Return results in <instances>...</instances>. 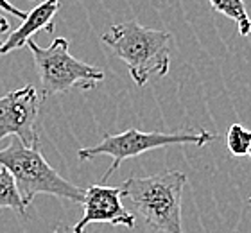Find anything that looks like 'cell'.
<instances>
[{
	"mask_svg": "<svg viewBox=\"0 0 251 233\" xmlns=\"http://www.w3.org/2000/svg\"><path fill=\"white\" fill-rule=\"evenodd\" d=\"M40 111V95L32 84L11 90L0 97V140L16 136L25 147L40 145L36 119Z\"/></svg>",
	"mask_w": 251,
	"mask_h": 233,
	"instance_id": "obj_6",
	"label": "cell"
},
{
	"mask_svg": "<svg viewBox=\"0 0 251 233\" xmlns=\"http://www.w3.org/2000/svg\"><path fill=\"white\" fill-rule=\"evenodd\" d=\"M0 208H9L22 217L27 215V207L16 190L15 180L4 167H0Z\"/></svg>",
	"mask_w": 251,
	"mask_h": 233,
	"instance_id": "obj_10",
	"label": "cell"
},
{
	"mask_svg": "<svg viewBox=\"0 0 251 233\" xmlns=\"http://www.w3.org/2000/svg\"><path fill=\"white\" fill-rule=\"evenodd\" d=\"M25 47H29L34 57L43 99L74 88L94 90L104 79L102 68L81 61L68 52L67 38H56L49 47H40L31 38Z\"/></svg>",
	"mask_w": 251,
	"mask_h": 233,
	"instance_id": "obj_5",
	"label": "cell"
},
{
	"mask_svg": "<svg viewBox=\"0 0 251 233\" xmlns=\"http://www.w3.org/2000/svg\"><path fill=\"white\" fill-rule=\"evenodd\" d=\"M81 205L83 217L75 223L72 233H84L90 224L95 223L135 228V215L122 205L121 186L90 185L84 188V201Z\"/></svg>",
	"mask_w": 251,
	"mask_h": 233,
	"instance_id": "obj_7",
	"label": "cell"
},
{
	"mask_svg": "<svg viewBox=\"0 0 251 233\" xmlns=\"http://www.w3.org/2000/svg\"><path fill=\"white\" fill-rule=\"evenodd\" d=\"M188 178L181 171H165L152 176H131L121 185V196L154 232L183 233L181 196Z\"/></svg>",
	"mask_w": 251,
	"mask_h": 233,
	"instance_id": "obj_1",
	"label": "cell"
},
{
	"mask_svg": "<svg viewBox=\"0 0 251 233\" xmlns=\"http://www.w3.org/2000/svg\"><path fill=\"white\" fill-rule=\"evenodd\" d=\"M248 205H250V207H251V196L248 197Z\"/></svg>",
	"mask_w": 251,
	"mask_h": 233,
	"instance_id": "obj_16",
	"label": "cell"
},
{
	"mask_svg": "<svg viewBox=\"0 0 251 233\" xmlns=\"http://www.w3.org/2000/svg\"><path fill=\"white\" fill-rule=\"evenodd\" d=\"M7 31H9V22H7L5 16L0 15V34H2V32H7Z\"/></svg>",
	"mask_w": 251,
	"mask_h": 233,
	"instance_id": "obj_13",
	"label": "cell"
},
{
	"mask_svg": "<svg viewBox=\"0 0 251 233\" xmlns=\"http://www.w3.org/2000/svg\"><path fill=\"white\" fill-rule=\"evenodd\" d=\"M210 5L214 7L217 13L225 15L230 18L239 27V34L241 36H250L251 32V18L246 11L244 0H210Z\"/></svg>",
	"mask_w": 251,
	"mask_h": 233,
	"instance_id": "obj_9",
	"label": "cell"
},
{
	"mask_svg": "<svg viewBox=\"0 0 251 233\" xmlns=\"http://www.w3.org/2000/svg\"><path fill=\"white\" fill-rule=\"evenodd\" d=\"M59 9V0H45L43 4L36 5L31 13L22 20V26L9 32L5 42L0 43V56L9 54L13 51H18L36 34L38 31H54V16Z\"/></svg>",
	"mask_w": 251,
	"mask_h": 233,
	"instance_id": "obj_8",
	"label": "cell"
},
{
	"mask_svg": "<svg viewBox=\"0 0 251 233\" xmlns=\"http://www.w3.org/2000/svg\"><path fill=\"white\" fill-rule=\"evenodd\" d=\"M250 140H251V131H248L244 126L241 124H231L226 135V145L228 151L237 158L248 156V149H250Z\"/></svg>",
	"mask_w": 251,
	"mask_h": 233,
	"instance_id": "obj_11",
	"label": "cell"
},
{
	"mask_svg": "<svg viewBox=\"0 0 251 233\" xmlns=\"http://www.w3.org/2000/svg\"><path fill=\"white\" fill-rule=\"evenodd\" d=\"M102 42L129 68V76L138 86H146L152 76L163 78L171 68L173 36L140 26L136 20L111 26L102 34Z\"/></svg>",
	"mask_w": 251,
	"mask_h": 233,
	"instance_id": "obj_2",
	"label": "cell"
},
{
	"mask_svg": "<svg viewBox=\"0 0 251 233\" xmlns=\"http://www.w3.org/2000/svg\"><path fill=\"white\" fill-rule=\"evenodd\" d=\"M58 233H72V228H65L63 232H58Z\"/></svg>",
	"mask_w": 251,
	"mask_h": 233,
	"instance_id": "obj_14",
	"label": "cell"
},
{
	"mask_svg": "<svg viewBox=\"0 0 251 233\" xmlns=\"http://www.w3.org/2000/svg\"><path fill=\"white\" fill-rule=\"evenodd\" d=\"M248 156L251 158V140H250V149H248Z\"/></svg>",
	"mask_w": 251,
	"mask_h": 233,
	"instance_id": "obj_15",
	"label": "cell"
},
{
	"mask_svg": "<svg viewBox=\"0 0 251 233\" xmlns=\"http://www.w3.org/2000/svg\"><path fill=\"white\" fill-rule=\"evenodd\" d=\"M217 140L215 133L210 131H176V133H162V131H140V129H126L117 135H106L102 142H99L94 147H81L77 151V158L81 161H90L97 158V156H110L111 165L110 169L104 172L102 181H108L111 174L121 167L129 158H136V156L144 155L147 151L162 149V147H171V145H188L194 144L198 147H204V145L212 144Z\"/></svg>",
	"mask_w": 251,
	"mask_h": 233,
	"instance_id": "obj_4",
	"label": "cell"
},
{
	"mask_svg": "<svg viewBox=\"0 0 251 233\" xmlns=\"http://www.w3.org/2000/svg\"><path fill=\"white\" fill-rule=\"evenodd\" d=\"M0 167L9 171L25 207L40 194L61 197L72 203L84 201V188L65 180L43 158L40 145L25 147L18 140H13L5 149H0Z\"/></svg>",
	"mask_w": 251,
	"mask_h": 233,
	"instance_id": "obj_3",
	"label": "cell"
},
{
	"mask_svg": "<svg viewBox=\"0 0 251 233\" xmlns=\"http://www.w3.org/2000/svg\"><path fill=\"white\" fill-rule=\"evenodd\" d=\"M0 9L5 11V13H9V15H13V16H16V18H22V20L27 16V13H24V11H20L18 7H15L9 0H0Z\"/></svg>",
	"mask_w": 251,
	"mask_h": 233,
	"instance_id": "obj_12",
	"label": "cell"
}]
</instances>
